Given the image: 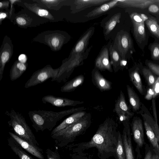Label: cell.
<instances>
[{
    "label": "cell",
    "instance_id": "cell-36",
    "mask_svg": "<svg viewBox=\"0 0 159 159\" xmlns=\"http://www.w3.org/2000/svg\"><path fill=\"white\" fill-rule=\"evenodd\" d=\"M142 72L147 81L148 86L151 87L155 82L156 79L152 71L150 70L144 68L142 70Z\"/></svg>",
    "mask_w": 159,
    "mask_h": 159
},
{
    "label": "cell",
    "instance_id": "cell-25",
    "mask_svg": "<svg viewBox=\"0 0 159 159\" xmlns=\"http://www.w3.org/2000/svg\"><path fill=\"white\" fill-rule=\"evenodd\" d=\"M28 67V63H23L16 60L11 66L10 72V77L13 81L20 78L25 71Z\"/></svg>",
    "mask_w": 159,
    "mask_h": 159
},
{
    "label": "cell",
    "instance_id": "cell-4",
    "mask_svg": "<svg viewBox=\"0 0 159 159\" xmlns=\"http://www.w3.org/2000/svg\"><path fill=\"white\" fill-rule=\"evenodd\" d=\"M5 113L9 117L10 120L8 124L16 135L31 144L38 146L35 137L22 114L12 108L10 111H6Z\"/></svg>",
    "mask_w": 159,
    "mask_h": 159
},
{
    "label": "cell",
    "instance_id": "cell-24",
    "mask_svg": "<svg viewBox=\"0 0 159 159\" xmlns=\"http://www.w3.org/2000/svg\"><path fill=\"white\" fill-rule=\"evenodd\" d=\"M32 1L39 4L47 10L58 11L63 6L66 5L68 1L65 0H33Z\"/></svg>",
    "mask_w": 159,
    "mask_h": 159
},
{
    "label": "cell",
    "instance_id": "cell-7",
    "mask_svg": "<svg viewBox=\"0 0 159 159\" xmlns=\"http://www.w3.org/2000/svg\"><path fill=\"white\" fill-rule=\"evenodd\" d=\"M32 13L31 11L25 9L17 14H15L14 10L9 19L14 24L20 28H24L36 26L43 23L42 22H44L37 20H37V17L39 16L35 17L36 15L34 13L32 14Z\"/></svg>",
    "mask_w": 159,
    "mask_h": 159
},
{
    "label": "cell",
    "instance_id": "cell-23",
    "mask_svg": "<svg viewBox=\"0 0 159 159\" xmlns=\"http://www.w3.org/2000/svg\"><path fill=\"white\" fill-rule=\"evenodd\" d=\"M156 1L151 0H118L116 6L144 9L156 2Z\"/></svg>",
    "mask_w": 159,
    "mask_h": 159
},
{
    "label": "cell",
    "instance_id": "cell-47",
    "mask_svg": "<svg viewBox=\"0 0 159 159\" xmlns=\"http://www.w3.org/2000/svg\"><path fill=\"white\" fill-rule=\"evenodd\" d=\"M152 150V159H159V153Z\"/></svg>",
    "mask_w": 159,
    "mask_h": 159
},
{
    "label": "cell",
    "instance_id": "cell-1",
    "mask_svg": "<svg viewBox=\"0 0 159 159\" xmlns=\"http://www.w3.org/2000/svg\"><path fill=\"white\" fill-rule=\"evenodd\" d=\"M118 125L113 118H107L101 124L91 140L68 146L73 152L80 153L92 148H96L99 159H109L115 152L119 135Z\"/></svg>",
    "mask_w": 159,
    "mask_h": 159
},
{
    "label": "cell",
    "instance_id": "cell-41",
    "mask_svg": "<svg viewBox=\"0 0 159 159\" xmlns=\"http://www.w3.org/2000/svg\"><path fill=\"white\" fill-rule=\"evenodd\" d=\"M147 65L152 72L159 76V65L152 62H149Z\"/></svg>",
    "mask_w": 159,
    "mask_h": 159
},
{
    "label": "cell",
    "instance_id": "cell-39",
    "mask_svg": "<svg viewBox=\"0 0 159 159\" xmlns=\"http://www.w3.org/2000/svg\"><path fill=\"white\" fill-rule=\"evenodd\" d=\"M46 153L47 159H61L59 154L57 151H53L49 148L47 149Z\"/></svg>",
    "mask_w": 159,
    "mask_h": 159
},
{
    "label": "cell",
    "instance_id": "cell-32",
    "mask_svg": "<svg viewBox=\"0 0 159 159\" xmlns=\"http://www.w3.org/2000/svg\"><path fill=\"white\" fill-rule=\"evenodd\" d=\"M109 52L110 62L115 72L117 71L120 66L121 58L118 52L115 50L112 45L110 46Z\"/></svg>",
    "mask_w": 159,
    "mask_h": 159
},
{
    "label": "cell",
    "instance_id": "cell-35",
    "mask_svg": "<svg viewBox=\"0 0 159 159\" xmlns=\"http://www.w3.org/2000/svg\"><path fill=\"white\" fill-rule=\"evenodd\" d=\"M115 158L116 159H126L125 148L123 143L122 134L120 132L118 139Z\"/></svg>",
    "mask_w": 159,
    "mask_h": 159
},
{
    "label": "cell",
    "instance_id": "cell-31",
    "mask_svg": "<svg viewBox=\"0 0 159 159\" xmlns=\"http://www.w3.org/2000/svg\"><path fill=\"white\" fill-rule=\"evenodd\" d=\"M129 76L130 80L140 93L143 95L144 90L138 68L129 70Z\"/></svg>",
    "mask_w": 159,
    "mask_h": 159
},
{
    "label": "cell",
    "instance_id": "cell-6",
    "mask_svg": "<svg viewBox=\"0 0 159 159\" xmlns=\"http://www.w3.org/2000/svg\"><path fill=\"white\" fill-rule=\"evenodd\" d=\"M60 67L53 68L50 65H47L43 68L33 73L25 85V88H29L42 84L49 78L51 81L56 79L58 75Z\"/></svg>",
    "mask_w": 159,
    "mask_h": 159
},
{
    "label": "cell",
    "instance_id": "cell-34",
    "mask_svg": "<svg viewBox=\"0 0 159 159\" xmlns=\"http://www.w3.org/2000/svg\"><path fill=\"white\" fill-rule=\"evenodd\" d=\"M148 30L154 36L159 38V25L156 20L153 17L148 18L145 21Z\"/></svg>",
    "mask_w": 159,
    "mask_h": 159
},
{
    "label": "cell",
    "instance_id": "cell-2",
    "mask_svg": "<svg viewBox=\"0 0 159 159\" xmlns=\"http://www.w3.org/2000/svg\"><path fill=\"white\" fill-rule=\"evenodd\" d=\"M86 109L84 107H81L59 112L39 110L30 111L28 114L35 131L43 132L46 129L51 131L57 122L64 116Z\"/></svg>",
    "mask_w": 159,
    "mask_h": 159
},
{
    "label": "cell",
    "instance_id": "cell-44",
    "mask_svg": "<svg viewBox=\"0 0 159 159\" xmlns=\"http://www.w3.org/2000/svg\"><path fill=\"white\" fill-rule=\"evenodd\" d=\"M148 10L150 12L155 13L159 11V8L157 5L152 4L149 6Z\"/></svg>",
    "mask_w": 159,
    "mask_h": 159
},
{
    "label": "cell",
    "instance_id": "cell-26",
    "mask_svg": "<svg viewBox=\"0 0 159 159\" xmlns=\"http://www.w3.org/2000/svg\"><path fill=\"white\" fill-rule=\"evenodd\" d=\"M84 80V75H78L65 84L61 87V91L64 93L72 92L80 86L82 85Z\"/></svg>",
    "mask_w": 159,
    "mask_h": 159
},
{
    "label": "cell",
    "instance_id": "cell-48",
    "mask_svg": "<svg viewBox=\"0 0 159 159\" xmlns=\"http://www.w3.org/2000/svg\"><path fill=\"white\" fill-rule=\"evenodd\" d=\"M70 159H83V157L80 156H78L75 154L72 155Z\"/></svg>",
    "mask_w": 159,
    "mask_h": 159
},
{
    "label": "cell",
    "instance_id": "cell-28",
    "mask_svg": "<svg viewBox=\"0 0 159 159\" xmlns=\"http://www.w3.org/2000/svg\"><path fill=\"white\" fill-rule=\"evenodd\" d=\"M143 124L148 139L153 150L159 153V146L157 138L150 125L144 119Z\"/></svg>",
    "mask_w": 159,
    "mask_h": 159
},
{
    "label": "cell",
    "instance_id": "cell-8",
    "mask_svg": "<svg viewBox=\"0 0 159 159\" xmlns=\"http://www.w3.org/2000/svg\"><path fill=\"white\" fill-rule=\"evenodd\" d=\"M131 126L133 139L136 144L135 151L137 153V158L139 159L141 157L140 149L146 143L142 120L138 116L134 117Z\"/></svg>",
    "mask_w": 159,
    "mask_h": 159
},
{
    "label": "cell",
    "instance_id": "cell-49",
    "mask_svg": "<svg viewBox=\"0 0 159 159\" xmlns=\"http://www.w3.org/2000/svg\"><path fill=\"white\" fill-rule=\"evenodd\" d=\"M156 2H157V3H159V0H156Z\"/></svg>",
    "mask_w": 159,
    "mask_h": 159
},
{
    "label": "cell",
    "instance_id": "cell-43",
    "mask_svg": "<svg viewBox=\"0 0 159 159\" xmlns=\"http://www.w3.org/2000/svg\"><path fill=\"white\" fill-rule=\"evenodd\" d=\"M152 107L153 111V118L155 121H157V110L156 108L155 99H152Z\"/></svg>",
    "mask_w": 159,
    "mask_h": 159
},
{
    "label": "cell",
    "instance_id": "cell-40",
    "mask_svg": "<svg viewBox=\"0 0 159 159\" xmlns=\"http://www.w3.org/2000/svg\"><path fill=\"white\" fill-rule=\"evenodd\" d=\"M145 155L143 159H152V150L151 146H149L148 144L145 145Z\"/></svg>",
    "mask_w": 159,
    "mask_h": 159
},
{
    "label": "cell",
    "instance_id": "cell-37",
    "mask_svg": "<svg viewBox=\"0 0 159 159\" xmlns=\"http://www.w3.org/2000/svg\"><path fill=\"white\" fill-rule=\"evenodd\" d=\"M150 50L152 58L155 60H159V44L154 43L151 46Z\"/></svg>",
    "mask_w": 159,
    "mask_h": 159
},
{
    "label": "cell",
    "instance_id": "cell-9",
    "mask_svg": "<svg viewBox=\"0 0 159 159\" xmlns=\"http://www.w3.org/2000/svg\"><path fill=\"white\" fill-rule=\"evenodd\" d=\"M132 42L129 34L127 32L121 31L119 32L116 37L113 48L121 57L125 59V56L132 48Z\"/></svg>",
    "mask_w": 159,
    "mask_h": 159
},
{
    "label": "cell",
    "instance_id": "cell-38",
    "mask_svg": "<svg viewBox=\"0 0 159 159\" xmlns=\"http://www.w3.org/2000/svg\"><path fill=\"white\" fill-rule=\"evenodd\" d=\"M150 88L153 94L152 99H154L159 94V76L156 78L154 84Z\"/></svg>",
    "mask_w": 159,
    "mask_h": 159
},
{
    "label": "cell",
    "instance_id": "cell-42",
    "mask_svg": "<svg viewBox=\"0 0 159 159\" xmlns=\"http://www.w3.org/2000/svg\"><path fill=\"white\" fill-rule=\"evenodd\" d=\"M10 5V2L8 1H2L0 2V10L6 9L8 10V8Z\"/></svg>",
    "mask_w": 159,
    "mask_h": 159
},
{
    "label": "cell",
    "instance_id": "cell-50",
    "mask_svg": "<svg viewBox=\"0 0 159 159\" xmlns=\"http://www.w3.org/2000/svg\"><path fill=\"white\" fill-rule=\"evenodd\" d=\"M92 159V158H89V159Z\"/></svg>",
    "mask_w": 159,
    "mask_h": 159
},
{
    "label": "cell",
    "instance_id": "cell-14",
    "mask_svg": "<svg viewBox=\"0 0 159 159\" xmlns=\"http://www.w3.org/2000/svg\"><path fill=\"white\" fill-rule=\"evenodd\" d=\"M129 120L123 121L124 128L122 134L126 159H135L132 146Z\"/></svg>",
    "mask_w": 159,
    "mask_h": 159
},
{
    "label": "cell",
    "instance_id": "cell-3",
    "mask_svg": "<svg viewBox=\"0 0 159 159\" xmlns=\"http://www.w3.org/2000/svg\"><path fill=\"white\" fill-rule=\"evenodd\" d=\"M91 116L87 113L76 123L51 135L57 145L60 147L73 142L77 137L83 134L90 126Z\"/></svg>",
    "mask_w": 159,
    "mask_h": 159
},
{
    "label": "cell",
    "instance_id": "cell-16",
    "mask_svg": "<svg viewBox=\"0 0 159 159\" xmlns=\"http://www.w3.org/2000/svg\"><path fill=\"white\" fill-rule=\"evenodd\" d=\"M21 2V6L37 16L46 19L50 21H55L56 19L53 15L48 10L40 6L39 4L34 2L33 3L26 2Z\"/></svg>",
    "mask_w": 159,
    "mask_h": 159
},
{
    "label": "cell",
    "instance_id": "cell-10",
    "mask_svg": "<svg viewBox=\"0 0 159 159\" xmlns=\"http://www.w3.org/2000/svg\"><path fill=\"white\" fill-rule=\"evenodd\" d=\"M133 24L134 37L139 43L143 42L146 38L144 22L148 18L145 14L133 13L130 15Z\"/></svg>",
    "mask_w": 159,
    "mask_h": 159
},
{
    "label": "cell",
    "instance_id": "cell-45",
    "mask_svg": "<svg viewBox=\"0 0 159 159\" xmlns=\"http://www.w3.org/2000/svg\"><path fill=\"white\" fill-rule=\"evenodd\" d=\"M10 10H8L6 12H0V23L1 25L2 23V21L3 20L6 18L9 17Z\"/></svg>",
    "mask_w": 159,
    "mask_h": 159
},
{
    "label": "cell",
    "instance_id": "cell-30",
    "mask_svg": "<svg viewBox=\"0 0 159 159\" xmlns=\"http://www.w3.org/2000/svg\"><path fill=\"white\" fill-rule=\"evenodd\" d=\"M8 145L20 159H34L30 156L11 136L8 139Z\"/></svg>",
    "mask_w": 159,
    "mask_h": 159
},
{
    "label": "cell",
    "instance_id": "cell-22",
    "mask_svg": "<svg viewBox=\"0 0 159 159\" xmlns=\"http://www.w3.org/2000/svg\"><path fill=\"white\" fill-rule=\"evenodd\" d=\"M141 107V110L139 113L143 119L147 122L152 129L157 138L159 146V126L157 121H155L144 105H142Z\"/></svg>",
    "mask_w": 159,
    "mask_h": 159
},
{
    "label": "cell",
    "instance_id": "cell-5",
    "mask_svg": "<svg viewBox=\"0 0 159 159\" xmlns=\"http://www.w3.org/2000/svg\"><path fill=\"white\" fill-rule=\"evenodd\" d=\"M70 39L68 34L63 31L56 30H47L41 33L32 39L48 45L53 51L60 50Z\"/></svg>",
    "mask_w": 159,
    "mask_h": 159
},
{
    "label": "cell",
    "instance_id": "cell-33",
    "mask_svg": "<svg viewBox=\"0 0 159 159\" xmlns=\"http://www.w3.org/2000/svg\"><path fill=\"white\" fill-rule=\"evenodd\" d=\"M121 13H118L112 16L105 23L104 26L105 34H109L113 30L116 25L120 22Z\"/></svg>",
    "mask_w": 159,
    "mask_h": 159
},
{
    "label": "cell",
    "instance_id": "cell-17",
    "mask_svg": "<svg viewBox=\"0 0 159 159\" xmlns=\"http://www.w3.org/2000/svg\"><path fill=\"white\" fill-rule=\"evenodd\" d=\"M94 31V28L91 27L84 33L74 47L69 57L84 52Z\"/></svg>",
    "mask_w": 159,
    "mask_h": 159
},
{
    "label": "cell",
    "instance_id": "cell-11",
    "mask_svg": "<svg viewBox=\"0 0 159 159\" xmlns=\"http://www.w3.org/2000/svg\"><path fill=\"white\" fill-rule=\"evenodd\" d=\"M13 52V45L10 37L7 35L4 37L0 48V81L3 78L5 65L11 57Z\"/></svg>",
    "mask_w": 159,
    "mask_h": 159
},
{
    "label": "cell",
    "instance_id": "cell-21",
    "mask_svg": "<svg viewBox=\"0 0 159 159\" xmlns=\"http://www.w3.org/2000/svg\"><path fill=\"white\" fill-rule=\"evenodd\" d=\"M86 113H87L85 111H83L72 114L56 127L52 131L51 135L58 131L76 123Z\"/></svg>",
    "mask_w": 159,
    "mask_h": 159
},
{
    "label": "cell",
    "instance_id": "cell-27",
    "mask_svg": "<svg viewBox=\"0 0 159 159\" xmlns=\"http://www.w3.org/2000/svg\"><path fill=\"white\" fill-rule=\"evenodd\" d=\"M118 0H111L95 8L86 15L87 17H92L101 15L116 6Z\"/></svg>",
    "mask_w": 159,
    "mask_h": 159
},
{
    "label": "cell",
    "instance_id": "cell-29",
    "mask_svg": "<svg viewBox=\"0 0 159 159\" xmlns=\"http://www.w3.org/2000/svg\"><path fill=\"white\" fill-rule=\"evenodd\" d=\"M126 89L130 104L133 111L136 112L141 107L140 99L133 89L129 85H126Z\"/></svg>",
    "mask_w": 159,
    "mask_h": 159
},
{
    "label": "cell",
    "instance_id": "cell-12",
    "mask_svg": "<svg viewBox=\"0 0 159 159\" xmlns=\"http://www.w3.org/2000/svg\"><path fill=\"white\" fill-rule=\"evenodd\" d=\"M114 110L121 121L129 120L134 115V113L131 112L128 107L124 94L121 90L116 102Z\"/></svg>",
    "mask_w": 159,
    "mask_h": 159
},
{
    "label": "cell",
    "instance_id": "cell-13",
    "mask_svg": "<svg viewBox=\"0 0 159 159\" xmlns=\"http://www.w3.org/2000/svg\"><path fill=\"white\" fill-rule=\"evenodd\" d=\"M44 104L49 103L53 106L57 107L66 106H75L84 103L83 101L71 100L66 98L56 97L53 95H48L43 97L41 99Z\"/></svg>",
    "mask_w": 159,
    "mask_h": 159
},
{
    "label": "cell",
    "instance_id": "cell-19",
    "mask_svg": "<svg viewBox=\"0 0 159 159\" xmlns=\"http://www.w3.org/2000/svg\"><path fill=\"white\" fill-rule=\"evenodd\" d=\"M93 84L101 92L108 91L112 88V83L105 79L99 70L95 68L91 73Z\"/></svg>",
    "mask_w": 159,
    "mask_h": 159
},
{
    "label": "cell",
    "instance_id": "cell-18",
    "mask_svg": "<svg viewBox=\"0 0 159 159\" xmlns=\"http://www.w3.org/2000/svg\"><path fill=\"white\" fill-rule=\"evenodd\" d=\"M95 68L101 70H107L113 72L111 64L109 60V50L107 47H104L95 59Z\"/></svg>",
    "mask_w": 159,
    "mask_h": 159
},
{
    "label": "cell",
    "instance_id": "cell-15",
    "mask_svg": "<svg viewBox=\"0 0 159 159\" xmlns=\"http://www.w3.org/2000/svg\"><path fill=\"white\" fill-rule=\"evenodd\" d=\"M9 134L16 142L23 149L39 159H44L43 151L39 146L33 145L21 139L15 134L9 132Z\"/></svg>",
    "mask_w": 159,
    "mask_h": 159
},
{
    "label": "cell",
    "instance_id": "cell-20",
    "mask_svg": "<svg viewBox=\"0 0 159 159\" xmlns=\"http://www.w3.org/2000/svg\"><path fill=\"white\" fill-rule=\"evenodd\" d=\"M110 0H75L74 1L71 12L75 13L92 6H100Z\"/></svg>",
    "mask_w": 159,
    "mask_h": 159
},
{
    "label": "cell",
    "instance_id": "cell-46",
    "mask_svg": "<svg viewBox=\"0 0 159 159\" xmlns=\"http://www.w3.org/2000/svg\"><path fill=\"white\" fill-rule=\"evenodd\" d=\"M27 58L25 54H22L18 57V60L23 63H25L27 62Z\"/></svg>",
    "mask_w": 159,
    "mask_h": 159
}]
</instances>
